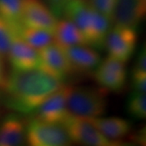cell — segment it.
<instances>
[{
	"mask_svg": "<svg viewBox=\"0 0 146 146\" xmlns=\"http://www.w3.org/2000/svg\"><path fill=\"white\" fill-rule=\"evenodd\" d=\"M63 85V80L41 68L13 69L3 87L5 105L17 114L33 115L50 95Z\"/></svg>",
	"mask_w": 146,
	"mask_h": 146,
	"instance_id": "obj_1",
	"label": "cell"
},
{
	"mask_svg": "<svg viewBox=\"0 0 146 146\" xmlns=\"http://www.w3.org/2000/svg\"><path fill=\"white\" fill-rule=\"evenodd\" d=\"M106 91L89 87H70L66 100L68 114L84 119L102 116L107 105Z\"/></svg>",
	"mask_w": 146,
	"mask_h": 146,
	"instance_id": "obj_2",
	"label": "cell"
},
{
	"mask_svg": "<svg viewBox=\"0 0 146 146\" xmlns=\"http://www.w3.org/2000/svg\"><path fill=\"white\" fill-rule=\"evenodd\" d=\"M26 141L32 146H67L72 142L63 123L36 118L26 124Z\"/></svg>",
	"mask_w": 146,
	"mask_h": 146,
	"instance_id": "obj_3",
	"label": "cell"
},
{
	"mask_svg": "<svg viewBox=\"0 0 146 146\" xmlns=\"http://www.w3.org/2000/svg\"><path fill=\"white\" fill-rule=\"evenodd\" d=\"M72 142L84 145L113 146L119 145L121 141L110 140L102 135L88 119L69 115L63 121Z\"/></svg>",
	"mask_w": 146,
	"mask_h": 146,
	"instance_id": "obj_4",
	"label": "cell"
},
{
	"mask_svg": "<svg viewBox=\"0 0 146 146\" xmlns=\"http://www.w3.org/2000/svg\"><path fill=\"white\" fill-rule=\"evenodd\" d=\"M137 34L136 30L129 27L115 25L110 28L106 38L105 47L110 56L125 63L136 50Z\"/></svg>",
	"mask_w": 146,
	"mask_h": 146,
	"instance_id": "obj_5",
	"label": "cell"
},
{
	"mask_svg": "<svg viewBox=\"0 0 146 146\" xmlns=\"http://www.w3.org/2000/svg\"><path fill=\"white\" fill-rule=\"evenodd\" d=\"M97 11L86 0H69L63 16L72 21L82 33L86 45L91 46Z\"/></svg>",
	"mask_w": 146,
	"mask_h": 146,
	"instance_id": "obj_6",
	"label": "cell"
},
{
	"mask_svg": "<svg viewBox=\"0 0 146 146\" xmlns=\"http://www.w3.org/2000/svg\"><path fill=\"white\" fill-rule=\"evenodd\" d=\"M94 78L105 90L115 93L122 91L127 79L124 63L109 55L95 68Z\"/></svg>",
	"mask_w": 146,
	"mask_h": 146,
	"instance_id": "obj_7",
	"label": "cell"
},
{
	"mask_svg": "<svg viewBox=\"0 0 146 146\" xmlns=\"http://www.w3.org/2000/svg\"><path fill=\"white\" fill-rule=\"evenodd\" d=\"M22 22L24 26L54 33L57 18L40 0H23Z\"/></svg>",
	"mask_w": 146,
	"mask_h": 146,
	"instance_id": "obj_8",
	"label": "cell"
},
{
	"mask_svg": "<svg viewBox=\"0 0 146 146\" xmlns=\"http://www.w3.org/2000/svg\"><path fill=\"white\" fill-rule=\"evenodd\" d=\"M70 87L63 85L51 95H50L42 104L36 108L33 118L37 119L63 123L69 114L67 110L66 100Z\"/></svg>",
	"mask_w": 146,
	"mask_h": 146,
	"instance_id": "obj_9",
	"label": "cell"
},
{
	"mask_svg": "<svg viewBox=\"0 0 146 146\" xmlns=\"http://www.w3.org/2000/svg\"><path fill=\"white\" fill-rule=\"evenodd\" d=\"M42 59L41 69L64 80L68 74L72 72L68 56L63 47L58 43H50L38 50Z\"/></svg>",
	"mask_w": 146,
	"mask_h": 146,
	"instance_id": "obj_10",
	"label": "cell"
},
{
	"mask_svg": "<svg viewBox=\"0 0 146 146\" xmlns=\"http://www.w3.org/2000/svg\"><path fill=\"white\" fill-rule=\"evenodd\" d=\"M7 57L13 69L16 70H30L42 67L39 50L18 36H14Z\"/></svg>",
	"mask_w": 146,
	"mask_h": 146,
	"instance_id": "obj_11",
	"label": "cell"
},
{
	"mask_svg": "<svg viewBox=\"0 0 146 146\" xmlns=\"http://www.w3.org/2000/svg\"><path fill=\"white\" fill-rule=\"evenodd\" d=\"M146 0H117L112 21L115 25L136 29L144 20Z\"/></svg>",
	"mask_w": 146,
	"mask_h": 146,
	"instance_id": "obj_12",
	"label": "cell"
},
{
	"mask_svg": "<svg viewBox=\"0 0 146 146\" xmlns=\"http://www.w3.org/2000/svg\"><path fill=\"white\" fill-rule=\"evenodd\" d=\"M72 71L77 72H89L98 67L101 56L94 50L86 45L63 47Z\"/></svg>",
	"mask_w": 146,
	"mask_h": 146,
	"instance_id": "obj_13",
	"label": "cell"
},
{
	"mask_svg": "<svg viewBox=\"0 0 146 146\" xmlns=\"http://www.w3.org/2000/svg\"><path fill=\"white\" fill-rule=\"evenodd\" d=\"M25 141V122L18 114L7 115L0 123V146L22 145Z\"/></svg>",
	"mask_w": 146,
	"mask_h": 146,
	"instance_id": "obj_14",
	"label": "cell"
},
{
	"mask_svg": "<svg viewBox=\"0 0 146 146\" xmlns=\"http://www.w3.org/2000/svg\"><path fill=\"white\" fill-rule=\"evenodd\" d=\"M88 119L97 127V129L102 135L113 141L126 136L131 128V124L128 120L119 117H98Z\"/></svg>",
	"mask_w": 146,
	"mask_h": 146,
	"instance_id": "obj_15",
	"label": "cell"
},
{
	"mask_svg": "<svg viewBox=\"0 0 146 146\" xmlns=\"http://www.w3.org/2000/svg\"><path fill=\"white\" fill-rule=\"evenodd\" d=\"M54 36L55 42L62 47L86 45V42L78 28L68 19L58 22Z\"/></svg>",
	"mask_w": 146,
	"mask_h": 146,
	"instance_id": "obj_16",
	"label": "cell"
},
{
	"mask_svg": "<svg viewBox=\"0 0 146 146\" xmlns=\"http://www.w3.org/2000/svg\"><path fill=\"white\" fill-rule=\"evenodd\" d=\"M23 0H0V16L12 28L18 36V33L24 26L22 22Z\"/></svg>",
	"mask_w": 146,
	"mask_h": 146,
	"instance_id": "obj_17",
	"label": "cell"
},
{
	"mask_svg": "<svg viewBox=\"0 0 146 146\" xmlns=\"http://www.w3.org/2000/svg\"><path fill=\"white\" fill-rule=\"evenodd\" d=\"M18 36L37 50L50 44L54 39V33L51 32L26 26L21 28L18 33Z\"/></svg>",
	"mask_w": 146,
	"mask_h": 146,
	"instance_id": "obj_18",
	"label": "cell"
},
{
	"mask_svg": "<svg viewBox=\"0 0 146 146\" xmlns=\"http://www.w3.org/2000/svg\"><path fill=\"white\" fill-rule=\"evenodd\" d=\"M127 110L129 115L137 119L146 117L145 93L132 91L127 102Z\"/></svg>",
	"mask_w": 146,
	"mask_h": 146,
	"instance_id": "obj_19",
	"label": "cell"
},
{
	"mask_svg": "<svg viewBox=\"0 0 146 146\" xmlns=\"http://www.w3.org/2000/svg\"><path fill=\"white\" fill-rule=\"evenodd\" d=\"M15 36L17 35L14 33L10 25L0 16V54L3 58L7 56Z\"/></svg>",
	"mask_w": 146,
	"mask_h": 146,
	"instance_id": "obj_20",
	"label": "cell"
},
{
	"mask_svg": "<svg viewBox=\"0 0 146 146\" xmlns=\"http://www.w3.org/2000/svg\"><path fill=\"white\" fill-rule=\"evenodd\" d=\"M117 0H89V4L94 10L112 21Z\"/></svg>",
	"mask_w": 146,
	"mask_h": 146,
	"instance_id": "obj_21",
	"label": "cell"
},
{
	"mask_svg": "<svg viewBox=\"0 0 146 146\" xmlns=\"http://www.w3.org/2000/svg\"><path fill=\"white\" fill-rule=\"evenodd\" d=\"M146 76V50L145 46L141 48L136 56V63L131 72V76Z\"/></svg>",
	"mask_w": 146,
	"mask_h": 146,
	"instance_id": "obj_22",
	"label": "cell"
},
{
	"mask_svg": "<svg viewBox=\"0 0 146 146\" xmlns=\"http://www.w3.org/2000/svg\"><path fill=\"white\" fill-rule=\"evenodd\" d=\"M48 7L56 18L63 16L64 10L69 0H46Z\"/></svg>",
	"mask_w": 146,
	"mask_h": 146,
	"instance_id": "obj_23",
	"label": "cell"
},
{
	"mask_svg": "<svg viewBox=\"0 0 146 146\" xmlns=\"http://www.w3.org/2000/svg\"><path fill=\"white\" fill-rule=\"evenodd\" d=\"M131 86L133 91L145 93L146 90V76H131Z\"/></svg>",
	"mask_w": 146,
	"mask_h": 146,
	"instance_id": "obj_24",
	"label": "cell"
},
{
	"mask_svg": "<svg viewBox=\"0 0 146 146\" xmlns=\"http://www.w3.org/2000/svg\"><path fill=\"white\" fill-rule=\"evenodd\" d=\"M132 141L135 143H138L140 145H145L146 142V135H145V127H142L141 129L136 131L132 136H131Z\"/></svg>",
	"mask_w": 146,
	"mask_h": 146,
	"instance_id": "obj_25",
	"label": "cell"
},
{
	"mask_svg": "<svg viewBox=\"0 0 146 146\" xmlns=\"http://www.w3.org/2000/svg\"><path fill=\"white\" fill-rule=\"evenodd\" d=\"M7 75H6L5 63L4 58L0 54V87L3 88L7 81Z\"/></svg>",
	"mask_w": 146,
	"mask_h": 146,
	"instance_id": "obj_26",
	"label": "cell"
}]
</instances>
